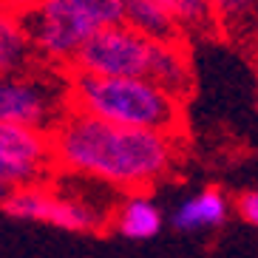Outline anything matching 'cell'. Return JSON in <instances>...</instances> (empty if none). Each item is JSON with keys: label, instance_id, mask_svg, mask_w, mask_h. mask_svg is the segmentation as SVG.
Listing matches in <instances>:
<instances>
[{"label": "cell", "instance_id": "1", "mask_svg": "<svg viewBox=\"0 0 258 258\" xmlns=\"http://www.w3.org/2000/svg\"><path fill=\"white\" fill-rule=\"evenodd\" d=\"M54 165L62 173L111 190H148L165 182L179 162V137L111 125L69 111L51 131Z\"/></svg>", "mask_w": 258, "mask_h": 258}, {"label": "cell", "instance_id": "2", "mask_svg": "<svg viewBox=\"0 0 258 258\" xmlns=\"http://www.w3.org/2000/svg\"><path fill=\"white\" fill-rule=\"evenodd\" d=\"M69 108L125 128L179 134L182 99L148 77H99L69 71Z\"/></svg>", "mask_w": 258, "mask_h": 258}, {"label": "cell", "instance_id": "3", "mask_svg": "<svg viewBox=\"0 0 258 258\" xmlns=\"http://www.w3.org/2000/svg\"><path fill=\"white\" fill-rule=\"evenodd\" d=\"M0 210L15 221L48 224V227H57L62 233H80V235H94L111 224V213H108L105 205L94 202L85 193L60 190L48 182L12 190L0 202Z\"/></svg>", "mask_w": 258, "mask_h": 258}, {"label": "cell", "instance_id": "4", "mask_svg": "<svg viewBox=\"0 0 258 258\" xmlns=\"http://www.w3.org/2000/svg\"><path fill=\"white\" fill-rule=\"evenodd\" d=\"M57 69L46 74H6L0 77V122L26 125L51 134L57 122L69 114V77L57 80Z\"/></svg>", "mask_w": 258, "mask_h": 258}, {"label": "cell", "instance_id": "5", "mask_svg": "<svg viewBox=\"0 0 258 258\" xmlns=\"http://www.w3.org/2000/svg\"><path fill=\"white\" fill-rule=\"evenodd\" d=\"M23 23L29 29L37 60L57 71L74 69L80 48L97 31L71 0H43L37 9L23 15Z\"/></svg>", "mask_w": 258, "mask_h": 258}, {"label": "cell", "instance_id": "6", "mask_svg": "<svg viewBox=\"0 0 258 258\" xmlns=\"http://www.w3.org/2000/svg\"><path fill=\"white\" fill-rule=\"evenodd\" d=\"M153 43L156 40L145 37L125 23L105 26L85 40L71 71L99 77H148Z\"/></svg>", "mask_w": 258, "mask_h": 258}, {"label": "cell", "instance_id": "7", "mask_svg": "<svg viewBox=\"0 0 258 258\" xmlns=\"http://www.w3.org/2000/svg\"><path fill=\"white\" fill-rule=\"evenodd\" d=\"M54 167L48 131L0 122V202L17 187L46 182Z\"/></svg>", "mask_w": 258, "mask_h": 258}, {"label": "cell", "instance_id": "8", "mask_svg": "<svg viewBox=\"0 0 258 258\" xmlns=\"http://www.w3.org/2000/svg\"><path fill=\"white\" fill-rule=\"evenodd\" d=\"M235 213V202H230V196L216 184L196 190L184 196L170 213V224L179 233H213L221 230L230 221V216Z\"/></svg>", "mask_w": 258, "mask_h": 258}, {"label": "cell", "instance_id": "9", "mask_svg": "<svg viewBox=\"0 0 258 258\" xmlns=\"http://www.w3.org/2000/svg\"><path fill=\"white\" fill-rule=\"evenodd\" d=\"M111 227L125 241H148L162 233L165 210L148 190H131L111 207Z\"/></svg>", "mask_w": 258, "mask_h": 258}, {"label": "cell", "instance_id": "10", "mask_svg": "<svg viewBox=\"0 0 258 258\" xmlns=\"http://www.w3.org/2000/svg\"><path fill=\"white\" fill-rule=\"evenodd\" d=\"M148 80L162 85L176 99H184L193 91V66H190L187 46L182 40H156L153 43Z\"/></svg>", "mask_w": 258, "mask_h": 258}, {"label": "cell", "instance_id": "11", "mask_svg": "<svg viewBox=\"0 0 258 258\" xmlns=\"http://www.w3.org/2000/svg\"><path fill=\"white\" fill-rule=\"evenodd\" d=\"M37 62L40 60L31 46L23 15L0 9V77L31 71Z\"/></svg>", "mask_w": 258, "mask_h": 258}, {"label": "cell", "instance_id": "12", "mask_svg": "<svg viewBox=\"0 0 258 258\" xmlns=\"http://www.w3.org/2000/svg\"><path fill=\"white\" fill-rule=\"evenodd\" d=\"M122 23L151 40H182V31L162 0H122Z\"/></svg>", "mask_w": 258, "mask_h": 258}, {"label": "cell", "instance_id": "13", "mask_svg": "<svg viewBox=\"0 0 258 258\" xmlns=\"http://www.w3.org/2000/svg\"><path fill=\"white\" fill-rule=\"evenodd\" d=\"M162 6L176 20L182 37L184 34H207V31L219 29L213 0H162Z\"/></svg>", "mask_w": 258, "mask_h": 258}, {"label": "cell", "instance_id": "14", "mask_svg": "<svg viewBox=\"0 0 258 258\" xmlns=\"http://www.w3.org/2000/svg\"><path fill=\"white\" fill-rule=\"evenodd\" d=\"M216 23L230 34H258V0H213Z\"/></svg>", "mask_w": 258, "mask_h": 258}, {"label": "cell", "instance_id": "15", "mask_svg": "<svg viewBox=\"0 0 258 258\" xmlns=\"http://www.w3.org/2000/svg\"><path fill=\"white\" fill-rule=\"evenodd\" d=\"M94 29L122 23V0H71Z\"/></svg>", "mask_w": 258, "mask_h": 258}, {"label": "cell", "instance_id": "16", "mask_svg": "<svg viewBox=\"0 0 258 258\" xmlns=\"http://www.w3.org/2000/svg\"><path fill=\"white\" fill-rule=\"evenodd\" d=\"M235 213H238V219L244 224H250V227L258 230V190H244V193H238V199H235Z\"/></svg>", "mask_w": 258, "mask_h": 258}, {"label": "cell", "instance_id": "17", "mask_svg": "<svg viewBox=\"0 0 258 258\" xmlns=\"http://www.w3.org/2000/svg\"><path fill=\"white\" fill-rule=\"evenodd\" d=\"M43 0H0V9L15 12V15H29L31 9H37Z\"/></svg>", "mask_w": 258, "mask_h": 258}]
</instances>
